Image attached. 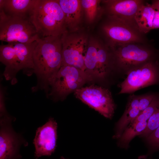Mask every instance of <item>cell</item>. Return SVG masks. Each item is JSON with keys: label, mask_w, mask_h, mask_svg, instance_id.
Returning <instances> with one entry per match:
<instances>
[{"label": "cell", "mask_w": 159, "mask_h": 159, "mask_svg": "<svg viewBox=\"0 0 159 159\" xmlns=\"http://www.w3.org/2000/svg\"><path fill=\"white\" fill-rule=\"evenodd\" d=\"M61 36L40 37L36 41L33 60L37 83L32 88V92L41 90H44L46 95L48 94L62 65Z\"/></svg>", "instance_id": "obj_1"}, {"label": "cell", "mask_w": 159, "mask_h": 159, "mask_svg": "<svg viewBox=\"0 0 159 159\" xmlns=\"http://www.w3.org/2000/svg\"><path fill=\"white\" fill-rule=\"evenodd\" d=\"M36 41L29 43H9L0 45V61L5 66L3 75L11 85L17 82L16 76L20 71H23L28 76L34 74L33 54Z\"/></svg>", "instance_id": "obj_2"}, {"label": "cell", "mask_w": 159, "mask_h": 159, "mask_svg": "<svg viewBox=\"0 0 159 159\" xmlns=\"http://www.w3.org/2000/svg\"><path fill=\"white\" fill-rule=\"evenodd\" d=\"M29 18L40 37L61 36L67 31L58 0H36Z\"/></svg>", "instance_id": "obj_3"}, {"label": "cell", "mask_w": 159, "mask_h": 159, "mask_svg": "<svg viewBox=\"0 0 159 159\" xmlns=\"http://www.w3.org/2000/svg\"><path fill=\"white\" fill-rule=\"evenodd\" d=\"M93 77L87 72L74 67L62 66L49 88L47 98L55 101L63 100L70 93L92 81Z\"/></svg>", "instance_id": "obj_4"}, {"label": "cell", "mask_w": 159, "mask_h": 159, "mask_svg": "<svg viewBox=\"0 0 159 159\" xmlns=\"http://www.w3.org/2000/svg\"><path fill=\"white\" fill-rule=\"evenodd\" d=\"M40 38L29 18L9 15L0 9V40L9 43H32Z\"/></svg>", "instance_id": "obj_5"}, {"label": "cell", "mask_w": 159, "mask_h": 159, "mask_svg": "<svg viewBox=\"0 0 159 159\" xmlns=\"http://www.w3.org/2000/svg\"><path fill=\"white\" fill-rule=\"evenodd\" d=\"M62 66H71L86 71L85 59L89 44V37L79 31L65 32L61 37Z\"/></svg>", "instance_id": "obj_6"}, {"label": "cell", "mask_w": 159, "mask_h": 159, "mask_svg": "<svg viewBox=\"0 0 159 159\" xmlns=\"http://www.w3.org/2000/svg\"><path fill=\"white\" fill-rule=\"evenodd\" d=\"M159 83V61L153 60L131 69L120 85L119 94L130 93Z\"/></svg>", "instance_id": "obj_7"}, {"label": "cell", "mask_w": 159, "mask_h": 159, "mask_svg": "<svg viewBox=\"0 0 159 159\" xmlns=\"http://www.w3.org/2000/svg\"><path fill=\"white\" fill-rule=\"evenodd\" d=\"M76 97L107 118L111 119L116 106L109 90L92 85L82 87L74 92Z\"/></svg>", "instance_id": "obj_8"}, {"label": "cell", "mask_w": 159, "mask_h": 159, "mask_svg": "<svg viewBox=\"0 0 159 159\" xmlns=\"http://www.w3.org/2000/svg\"><path fill=\"white\" fill-rule=\"evenodd\" d=\"M15 118L9 114L0 116V159H20L21 146L28 145V143L12 126Z\"/></svg>", "instance_id": "obj_9"}, {"label": "cell", "mask_w": 159, "mask_h": 159, "mask_svg": "<svg viewBox=\"0 0 159 159\" xmlns=\"http://www.w3.org/2000/svg\"><path fill=\"white\" fill-rule=\"evenodd\" d=\"M130 43L114 47V55L119 67L128 72L148 62L154 60V53L151 49Z\"/></svg>", "instance_id": "obj_10"}, {"label": "cell", "mask_w": 159, "mask_h": 159, "mask_svg": "<svg viewBox=\"0 0 159 159\" xmlns=\"http://www.w3.org/2000/svg\"><path fill=\"white\" fill-rule=\"evenodd\" d=\"M132 24L109 16L102 27V32L112 48L119 45L141 42L143 39Z\"/></svg>", "instance_id": "obj_11"}, {"label": "cell", "mask_w": 159, "mask_h": 159, "mask_svg": "<svg viewBox=\"0 0 159 159\" xmlns=\"http://www.w3.org/2000/svg\"><path fill=\"white\" fill-rule=\"evenodd\" d=\"M86 71L93 77L103 79L107 73L109 55L106 48L96 39L90 38L85 59Z\"/></svg>", "instance_id": "obj_12"}, {"label": "cell", "mask_w": 159, "mask_h": 159, "mask_svg": "<svg viewBox=\"0 0 159 159\" xmlns=\"http://www.w3.org/2000/svg\"><path fill=\"white\" fill-rule=\"evenodd\" d=\"M57 127L56 121L50 117L45 124L37 129L33 141L36 159L49 156L54 153L57 146Z\"/></svg>", "instance_id": "obj_13"}, {"label": "cell", "mask_w": 159, "mask_h": 159, "mask_svg": "<svg viewBox=\"0 0 159 159\" xmlns=\"http://www.w3.org/2000/svg\"><path fill=\"white\" fill-rule=\"evenodd\" d=\"M109 16L115 17L132 24L136 14L144 4L140 0L103 1Z\"/></svg>", "instance_id": "obj_14"}, {"label": "cell", "mask_w": 159, "mask_h": 159, "mask_svg": "<svg viewBox=\"0 0 159 159\" xmlns=\"http://www.w3.org/2000/svg\"><path fill=\"white\" fill-rule=\"evenodd\" d=\"M58 0L64 14L67 31L70 32L79 31L84 14L81 0Z\"/></svg>", "instance_id": "obj_15"}, {"label": "cell", "mask_w": 159, "mask_h": 159, "mask_svg": "<svg viewBox=\"0 0 159 159\" xmlns=\"http://www.w3.org/2000/svg\"><path fill=\"white\" fill-rule=\"evenodd\" d=\"M36 0H0V9L7 14L29 18Z\"/></svg>", "instance_id": "obj_16"}, {"label": "cell", "mask_w": 159, "mask_h": 159, "mask_svg": "<svg viewBox=\"0 0 159 159\" xmlns=\"http://www.w3.org/2000/svg\"><path fill=\"white\" fill-rule=\"evenodd\" d=\"M155 10L151 4H143L140 8L134 18L139 31L147 33L153 29V23Z\"/></svg>", "instance_id": "obj_17"}, {"label": "cell", "mask_w": 159, "mask_h": 159, "mask_svg": "<svg viewBox=\"0 0 159 159\" xmlns=\"http://www.w3.org/2000/svg\"><path fill=\"white\" fill-rule=\"evenodd\" d=\"M147 123L148 121H142L128 125L119 138L118 145L122 148H127L130 141L145 130Z\"/></svg>", "instance_id": "obj_18"}, {"label": "cell", "mask_w": 159, "mask_h": 159, "mask_svg": "<svg viewBox=\"0 0 159 159\" xmlns=\"http://www.w3.org/2000/svg\"><path fill=\"white\" fill-rule=\"evenodd\" d=\"M140 113L138 109L132 108L127 105L124 113L116 125V132L113 138L118 139L124 130Z\"/></svg>", "instance_id": "obj_19"}, {"label": "cell", "mask_w": 159, "mask_h": 159, "mask_svg": "<svg viewBox=\"0 0 159 159\" xmlns=\"http://www.w3.org/2000/svg\"><path fill=\"white\" fill-rule=\"evenodd\" d=\"M98 0H82L81 4L86 21L89 24L93 23L101 11L100 3Z\"/></svg>", "instance_id": "obj_20"}, {"label": "cell", "mask_w": 159, "mask_h": 159, "mask_svg": "<svg viewBox=\"0 0 159 159\" xmlns=\"http://www.w3.org/2000/svg\"><path fill=\"white\" fill-rule=\"evenodd\" d=\"M159 105V95L158 94L149 106L139 114L129 125L142 121H148Z\"/></svg>", "instance_id": "obj_21"}, {"label": "cell", "mask_w": 159, "mask_h": 159, "mask_svg": "<svg viewBox=\"0 0 159 159\" xmlns=\"http://www.w3.org/2000/svg\"><path fill=\"white\" fill-rule=\"evenodd\" d=\"M159 126V105L148 121L145 129L141 133V136L147 138Z\"/></svg>", "instance_id": "obj_22"}, {"label": "cell", "mask_w": 159, "mask_h": 159, "mask_svg": "<svg viewBox=\"0 0 159 159\" xmlns=\"http://www.w3.org/2000/svg\"><path fill=\"white\" fill-rule=\"evenodd\" d=\"M158 94L148 93L139 96L138 109L141 112L147 107Z\"/></svg>", "instance_id": "obj_23"}, {"label": "cell", "mask_w": 159, "mask_h": 159, "mask_svg": "<svg viewBox=\"0 0 159 159\" xmlns=\"http://www.w3.org/2000/svg\"><path fill=\"white\" fill-rule=\"evenodd\" d=\"M147 140L154 151L159 150V126L147 138Z\"/></svg>", "instance_id": "obj_24"}, {"label": "cell", "mask_w": 159, "mask_h": 159, "mask_svg": "<svg viewBox=\"0 0 159 159\" xmlns=\"http://www.w3.org/2000/svg\"><path fill=\"white\" fill-rule=\"evenodd\" d=\"M159 29V11L155 10L153 23V29Z\"/></svg>", "instance_id": "obj_25"}, {"label": "cell", "mask_w": 159, "mask_h": 159, "mask_svg": "<svg viewBox=\"0 0 159 159\" xmlns=\"http://www.w3.org/2000/svg\"><path fill=\"white\" fill-rule=\"evenodd\" d=\"M151 5L155 10L159 11V0L152 1Z\"/></svg>", "instance_id": "obj_26"}, {"label": "cell", "mask_w": 159, "mask_h": 159, "mask_svg": "<svg viewBox=\"0 0 159 159\" xmlns=\"http://www.w3.org/2000/svg\"><path fill=\"white\" fill-rule=\"evenodd\" d=\"M60 159H68L66 158H64V157H63V156H61L60 158Z\"/></svg>", "instance_id": "obj_27"}]
</instances>
